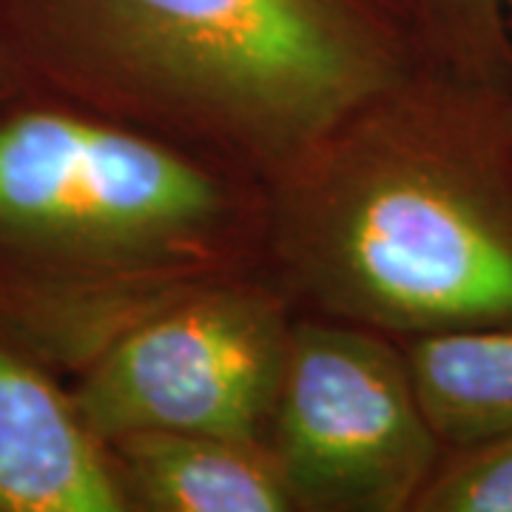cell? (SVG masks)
I'll return each instance as SVG.
<instances>
[{"instance_id":"6da1fadb","label":"cell","mask_w":512,"mask_h":512,"mask_svg":"<svg viewBox=\"0 0 512 512\" xmlns=\"http://www.w3.org/2000/svg\"><path fill=\"white\" fill-rule=\"evenodd\" d=\"M268 188L299 313L396 339L512 325V92L421 60Z\"/></svg>"},{"instance_id":"7a4b0ae2","label":"cell","mask_w":512,"mask_h":512,"mask_svg":"<svg viewBox=\"0 0 512 512\" xmlns=\"http://www.w3.org/2000/svg\"><path fill=\"white\" fill-rule=\"evenodd\" d=\"M262 271V180L63 97L0 103V336L66 382L177 299Z\"/></svg>"},{"instance_id":"3957f363","label":"cell","mask_w":512,"mask_h":512,"mask_svg":"<svg viewBox=\"0 0 512 512\" xmlns=\"http://www.w3.org/2000/svg\"><path fill=\"white\" fill-rule=\"evenodd\" d=\"M26 89L271 183L421 52L404 0H0Z\"/></svg>"},{"instance_id":"277c9868","label":"cell","mask_w":512,"mask_h":512,"mask_svg":"<svg viewBox=\"0 0 512 512\" xmlns=\"http://www.w3.org/2000/svg\"><path fill=\"white\" fill-rule=\"evenodd\" d=\"M265 447L293 512H413L444 456L402 339L296 313Z\"/></svg>"},{"instance_id":"5b68a950","label":"cell","mask_w":512,"mask_h":512,"mask_svg":"<svg viewBox=\"0 0 512 512\" xmlns=\"http://www.w3.org/2000/svg\"><path fill=\"white\" fill-rule=\"evenodd\" d=\"M296 313L268 271L188 293L80 370L74 402L103 441L148 430L265 441Z\"/></svg>"},{"instance_id":"8992f818","label":"cell","mask_w":512,"mask_h":512,"mask_svg":"<svg viewBox=\"0 0 512 512\" xmlns=\"http://www.w3.org/2000/svg\"><path fill=\"white\" fill-rule=\"evenodd\" d=\"M0 512H128L63 376L0 336Z\"/></svg>"},{"instance_id":"52a82bcc","label":"cell","mask_w":512,"mask_h":512,"mask_svg":"<svg viewBox=\"0 0 512 512\" xmlns=\"http://www.w3.org/2000/svg\"><path fill=\"white\" fill-rule=\"evenodd\" d=\"M106 444L128 512H293L265 441L148 430Z\"/></svg>"},{"instance_id":"ba28073f","label":"cell","mask_w":512,"mask_h":512,"mask_svg":"<svg viewBox=\"0 0 512 512\" xmlns=\"http://www.w3.org/2000/svg\"><path fill=\"white\" fill-rule=\"evenodd\" d=\"M427 419L444 447L512 427V325L407 339Z\"/></svg>"},{"instance_id":"9c48e42d","label":"cell","mask_w":512,"mask_h":512,"mask_svg":"<svg viewBox=\"0 0 512 512\" xmlns=\"http://www.w3.org/2000/svg\"><path fill=\"white\" fill-rule=\"evenodd\" d=\"M427 60L512 92V37L501 0H404Z\"/></svg>"},{"instance_id":"30bf717a","label":"cell","mask_w":512,"mask_h":512,"mask_svg":"<svg viewBox=\"0 0 512 512\" xmlns=\"http://www.w3.org/2000/svg\"><path fill=\"white\" fill-rule=\"evenodd\" d=\"M413 512H512V427L447 447Z\"/></svg>"},{"instance_id":"8fae6325","label":"cell","mask_w":512,"mask_h":512,"mask_svg":"<svg viewBox=\"0 0 512 512\" xmlns=\"http://www.w3.org/2000/svg\"><path fill=\"white\" fill-rule=\"evenodd\" d=\"M20 92H26V83H23V77H20V72L15 69L12 57L6 55V49H3V43H0V103L18 97Z\"/></svg>"},{"instance_id":"7c38bea8","label":"cell","mask_w":512,"mask_h":512,"mask_svg":"<svg viewBox=\"0 0 512 512\" xmlns=\"http://www.w3.org/2000/svg\"><path fill=\"white\" fill-rule=\"evenodd\" d=\"M504 3V15H507V29H510V37H512V0H501Z\"/></svg>"}]
</instances>
